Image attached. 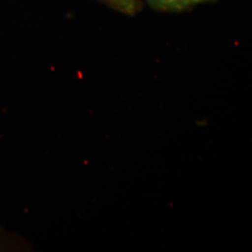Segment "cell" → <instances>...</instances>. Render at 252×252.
Masks as SVG:
<instances>
[{
	"label": "cell",
	"instance_id": "cell-1",
	"mask_svg": "<svg viewBox=\"0 0 252 252\" xmlns=\"http://www.w3.org/2000/svg\"><path fill=\"white\" fill-rule=\"evenodd\" d=\"M144 1L154 11L166 12V13H181L198 5L214 2L217 0H144Z\"/></svg>",
	"mask_w": 252,
	"mask_h": 252
},
{
	"label": "cell",
	"instance_id": "cell-2",
	"mask_svg": "<svg viewBox=\"0 0 252 252\" xmlns=\"http://www.w3.org/2000/svg\"><path fill=\"white\" fill-rule=\"evenodd\" d=\"M102 1L115 11L121 12L128 17H134L143 8L141 0H102Z\"/></svg>",
	"mask_w": 252,
	"mask_h": 252
}]
</instances>
